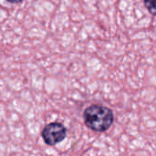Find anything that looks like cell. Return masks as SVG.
I'll use <instances>...</instances> for the list:
<instances>
[{"label": "cell", "mask_w": 156, "mask_h": 156, "mask_svg": "<svg viewBox=\"0 0 156 156\" xmlns=\"http://www.w3.org/2000/svg\"><path fill=\"white\" fill-rule=\"evenodd\" d=\"M114 113L112 109L100 105L91 104L84 110L83 120L85 125L96 133L108 131L114 122Z\"/></svg>", "instance_id": "1"}, {"label": "cell", "mask_w": 156, "mask_h": 156, "mask_svg": "<svg viewBox=\"0 0 156 156\" xmlns=\"http://www.w3.org/2000/svg\"><path fill=\"white\" fill-rule=\"evenodd\" d=\"M41 135L46 144L54 146L66 138L67 129L60 122H50L44 127L41 132Z\"/></svg>", "instance_id": "2"}, {"label": "cell", "mask_w": 156, "mask_h": 156, "mask_svg": "<svg viewBox=\"0 0 156 156\" xmlns=\"http://www.w3.org/2000/svg\"><path fill=\"white\" fill-rule=\"evenodd\" d=\"M144 4L148 12L156 16V0H144Z\"/></svg>", "instance_id": "3"}, {"label": "cell", "mask_w": 156, "mask_h": 156, "mask_svg": "<svg viewBox=\"0 0 156 156\" xmlns=\"http://www.w3.org/2000/svg\"><path fill=\"white\" fill-rule=\"evenodd\" d=\"M8 3H11V4H19L21 2H23L24 0H6Z\"/></svg>", "instance_id": "4"}]
</instances>
